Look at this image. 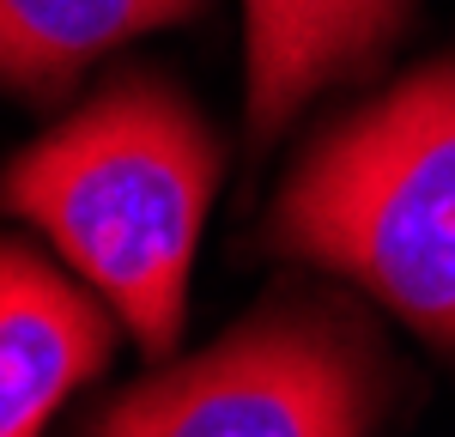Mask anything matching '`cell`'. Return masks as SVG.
<instances>
[{
    "label": "cell",
    "mask_w": 455,
    "mask_h": 437,
    "mask_svg": "<svg viewBox=\"0 0 455 437\" xmlns=\"http://www.w3.org/2000/svg\"><path fill=\"white\" fill-rule=\"evenodd\" d=\"M249 12V128L274 140L340 73L377 61L407 0H243Z\"/></svg>",
    "instance_id": "obj_5"
},
{
    "label": "cell",
    "mask_w": 455,
    "mask_h": 437,
    "mask_svg": "<svg viewBox=\"0 0 455 437\" xmlns=\"http://www.w3.org/2000/svg\"><path fill=\"white\" fill-rule=\"evenodd\" d=\"M274 243L455 340V61L419 68L310 146L274 207Z\"/></svg>",
    "instance_id": "obj_2"
},
{
    "label": "cell",
    "mask_w": 455,
    "mask_h": 437,
    "mask_svg": "<svg viewBox=\"0 0 455 437\" xmlns=\"http://www.w3.org/2000/svg\"><path fill=\"white\" fill-rule=\"evenodd\" d=\"M212 182L219 146L201 115L171 85L134 73L19 152L0 177V207L43 225L158 359L182 334Z\"/></svg>",
    "instance_id": "obj_1"
},
{
    "label": "cell",
    "mask_w": 455,
    "mask_h": 437,
    "mask_svg": "<svg viewBox=\"0 0 455 437\" xmlns=\"http://www.w3.org/2000/svg\"><path fill=\"white\" fill-rule=\"evenodd\" d=\"M377 370L334 316L280 310L140 383L92 437H364Z\"/></svg>",
    "instance_id": "obj_3"
},
{
    "label": "cell",
    "mask_w": 455,
    "mask_h": 437,
    "mask_svg": "<svg viewBox=\"0 0 455 437\" xmlns=\"http://www.w3.org/2000/svg\"><path fill=\"white\" fill-rule=\"evenodd\" d=\"M201 0H0V85L49 98L104 49L176 25Z\"/></svg>",
    "instance_id": "obj_6"
},
{
    "label": "cell",
    "mask_w": 455,
    "mask_h": 437,
    "mask_svg": "<svg viewBox=\"0 0 455 437\" xmlns=\"http://www.w3.org/2000/svg\"><path fill=\"white\" fill-rule=\"evenodd\" d=\"M116 328L49 261L0 243V437H43L55 407L104 370Z\"/></svg>",
    "instance_id": "obj_4"
}]
</instances>
